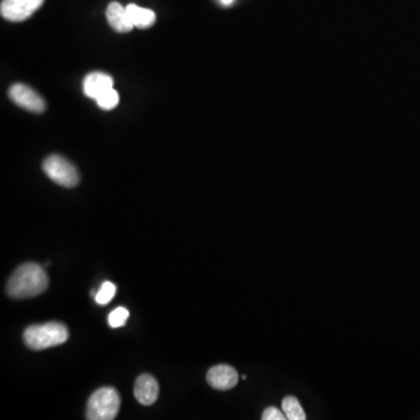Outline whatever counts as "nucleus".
<instances>
[{
	"instance_id": "1",
	"label": "nucleus",
	"mask_w": 420,
	"mask_h": 420,
	"mask_svg": "<svg viewBox=\"0 0 420 420\" xmlns=\"http://www.w3.org/2000/svg\"><path fill=\"white\" fill-rule=\"evenodd\" d=\"M48 287V276L41 265L27 262L19 266L7 283V294L13 299L36 297Z\"/></svg>"
},
{
	"instance_id": "2",
	"label": "nucleus",
	"mask_w": 420,
	"mask_h": 420,
	"mask_svg": "<svg viewBox=\"0 0 420 420\" xmlns=\"http://www.w3.org/2000/svg\"><path fill=\"white\" fill-rule=\"evenodd\" d=\"M69 337V332L61 322H47L43 325H33L24 332V341L28 348L43 350L59 346Z\"/></svg>"
},
{
	"instance_id": "3",
	"label": "nucleus",
	"mask_w": 420,
	"mask_h": 420,
	"mask_svg": "<svg viewBox=\"0 0 420 420\" xmlns=\"http://www.w3.org/2000/svg\"><path fill=\"white\" fill-rule=\"evenodd\" d=\"M120 398L113 388L105 386L98 388L88 400L87 419L112 420L118 414Z\"/></svg>"
},
{
	"instance_id": "4",
	"label": "nucleus",
	"mask_w": 420,
	"mask_h": 420,
	"mask_svg": "<svg viewBox=\"0 0 420 420\" xmlns=\"http://www.w3.org/2000/svg\"><path fill=\"white\" fill-rule=\"evenodd\" d=\"M42 168L50 180L66 188H73L80 181L76 167L61 155L47 158L42 164Z\"/></svg>"
},
{
	"instance_id": "5",
	"label": "nucleus",
	"mask_w": 420,
	"mask_h": 420,
	"mask_svg": "<svg viewBox=\"0 0 420 420\" xmlns=\"http://www.w3.org/2000/svg\"><path fill=\"white\" fill-rule=\"evenodd\" d=\"M43 0H3L0 14L4 19L13 22L24 21L42 6Z\"/></svg>"
},
{
	"instance_id": "6",
	"label": "nucleus",
	"mask_w": 420,
	"mask_h": 420,
	"mask_svg": "<svg viewBox=\"0 0 420 420\" xmlns=\"http://www.w3.org/2000/svg\"><path fill=\"white\" fill-rule=\"evenodd\" d=\"M10 99L20 108L31 112L41 113L45 111L46 103L41 96L24 84H14L8 91Z\"/></svg>"
},
{
	"instance_id": "7",
	"label": "nucleus",
	"mask_w": 420,
	"mask_h": 420,
	"mask_svg": "<svg viewBox=\"0 0 420 420\" xmlns=\"http://www.w3.org/2000/svg\"><path fill=\"white\" fill-rule=\"evenodd\" d=\"M237 371L227 364H218L206 372V382L216 390H230L238 383Z\"/></svg>"
},
{
	"instance_id": "8",
	"label": "nucleus",
	"mask_w": 420,
	"mask_h": 420,
	"mask_svg": "<svg viewBox=\"0 0 420 420\" xmlns=\"http://www.w3.org/2000/svg\"><path fill=\"white\" fill-rule=\"evenodd\" d=\"M134 397L141 405L150 406L157 402L159 396V384L150 374H140L134 383Z\"/></svg>"
},
{
	"instance_id": "9",
	"label": "nucleus",
	"mask_w": 420,
	"mask_h": 420,
	"mask_svg": "<svg viewBox=\"0 0 420 420\" xmlns=\"http://www.w3.org/2000/svg\"><path fill=\"white\" fill-rule=\"evenodd\" d=\"M106 19L108 24L115 31L119 33H127L133 29L132 21L130 19L129 14L126 12L125 7H122L117 1L108 4L106 8Z\"/></svg>"
},
{
	"instance_id": "10",
	"label": "nucleus",
	"mask_w": 420,
	"mask_h": 420,
	"mask_svg": "<svg viewBox=\"0 0 420 420\" xmlns=\"http://www.w3.org/2000/svg\"><path fill=\"white\" fill-rule=\"evenodd\" d=\"M111 88H113V80L106 74L91 73L84 78L83 91L88 97L96 99Z\"/></svg>"
},
{
	"instance_id": "11",
	"label": "nucleus",
	"mask_w": 420,
	"mask_h": 420,
	"mask_svg": "<svg viewBox=\"0 0 420 420\" xmlns=\"http://www.w3.org/2000/svg\"><path fill=\"white\" fill-rule=\"evenodd\" d=\"M125 8L134 27L141 28V29L150 28L155 22V13L153 10L143 8L136 4H130Z\"/></svg>"
},
{
	"instance_id": "12",
	"label": "nucleus",
	"mask_w": 420,
	"mask_h": 420,
	"mask_svg": "<svg viewBox=\"0 0 420 420\" xmlns=\"http://www.w3.org/2000/svg\"><path fill=\"white\" fill-rule=\"evenodd\" d=\"M283 412L286 416V419L290 420H304L306 419V413L301 407L300 402L293 396H287L283 400Z\"/></svg>"
},
{
	"instance_id": "13",
	"label": "nucleus",
	"mask_w": 420,
	"mask_h": 420,
	"mask_svg": "<svg viewBox=\"0 0 420 420\" xmlns=\"http://www.w3.org/2000/svg\"><path fill=\"white\" fill-rule=\"evenodd\" d=\"M96 102H97L98 106L103 110H112L119 103L118 92L111 88L103 92L99 97L96 98Z\"/></svg>"
},
{
	"instance_id": "14",
	"label": "nucleus",
	"mask_w": 420,
	"mask_h": 420,
	"mask_svg": "<svg viewBox=\"0 0 420 420\" xmlns=\"http://www.w3.org/2000/svg\"><path fill=\"white\" fill-rule=\"evenodd\" d=\"M115 292H117V287L115 284H112L111 281H105L102 284L101 288L94 295V300L98 304H108L115 297Z\"/></svg>"
},
{
	"instance_id": "15",
	"label": "nucleus",
	"mask_w": 420,
	"mask_h": 420,
	"mask_svg": "<svg viewBox=\"0 0 420 420\" xmlns=\"http://www.w3.org/2000/svg\"><path fill=\"white\" fill-rule=\"evenodd\" d=\"M129 311L124 307H117L108 314V322L112 328H118L125 325L129 318Z\"/></svg>"
},
{
	"instance_id": "16",
	"label": "nucleus",
	"mask_w": 420,
	"mask_h": 420,
	"mask_svg": "<svg viewBox=\"0 0 420 420\" xmlns=\"http://www.w3.org/2000/svg\"><path fill=\"white\" fill-rule=\"evenodd\" d=\"M262 420H285L286 416L285 413L281 412L279 409H276L274 406H270L265 411L262 412Z\"/></svg>"
},
{
	"instance_id": "17",
	"label": "nucleus",
	"mask_w": 420,
	"mask_h": 420,
	"mask_svg": "<svg viewBox=\"0 0 420 420\" xmlns=\"http://www.w3.org/2000/svg\"><path fill=\"white\" fill-rule=\"evenodd\" d=\"M232 1H234V0H222V3H223L224 5H230Z\"/></svg>"
}]
</instances>
